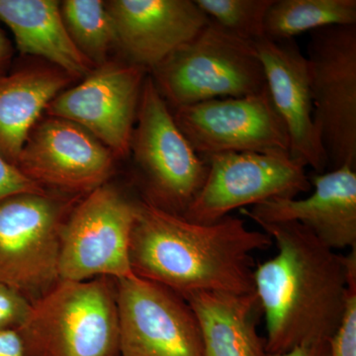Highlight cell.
<instances>
[{
  "mask_svg": "<svg viewBox=\"0 0 356 356\" xmlns=\"http://www.w3.org/2000/svg\"><path fill=\"white\" fill-rule=\"evenodd\" d=\"M267 356H331L329 341L299 346L294 350L280 355H268Z\"/></svg>",
  "mask_w": 356,
  "mask_h": 356,
  "instance_id": "cell-28",
  "label": "cell"
},
{
  "mask_svg": "<svg viewBox=\"0 0 356 356\" xmlns=\"http://www.w3.org/2000/svg\"><path fill=\"white\" fill-rule=\"evenodd\" d=\"M356 25V0H274L264 19V37L295 39L329 26Z\"/></svg>",
  "mask_w": 356,
  "mask_h": 356,
  "instance_id": "cell-20",
  "label": "cell"
},
{
  "mask_svg": "<svg viewBox=\"0 0 356 356\" xmlns=\"http://www.w3.org/2000/svg\"><path fill=\"white\" fill-rule=\"evenodd\" d=\"M32 306L22 293L0 283V332L19 329L29 318Z\"/></svg>",
  "mask_w": 356,
  "mask_h": 356,
  "instance_id": "cell-24",
  "label": "cell"
},
{
  "mask_svg": "<svg viewBox=\"0 0 356 356\" xmlns=\"http://www.w3.org/2000/svg\"><path fill=\"white\" fill-rule=\"evenodd\" d=\"M243 218L211 224L189 221L147 202H137L130 243L132 271L180 296L195 292L254 293L252 252L273 245Z\"/></svg>",
  "mask_w": 356,
  "mask_h": 356,
  "instance_id": "cell-1",
  "label": "cell"
},
{
  "mask_svg": "<svg viewBox=\"0 0 356 356\" xmlns=\"http://www.w3.org/2000/svg\"><path fill=\"white\" fill-rule=\"evenodd\" d=\"M255 47L271 100L286 128L290 156L316 173L325 172L329 159L314 122L307 58L295 39L264 37Z\"/></svg>",
  "mask_w": 356,
  "mask_h": 356,
  "instance_id": "cell-14",
  "label": "cell"
},
{
  "mask_svg": "<svg viewBox=\"0 0 356 356\" xmlns=\"http://www.w3.org/2000/svg\"><path fill=\"white\" fill-rule=\"evenodd\" d=\"M69 205L48 191L0 200V283L32 304L60 280V229Z\"/></svg>",
  "mask_w": 356,
  "mask_h": 356,
  "instance_id": "cell-6",
  "label": "cell"
},
{
  "mask_svg": "<svg viewBox=\"0 0 356 356\" xmlns=\"http://www.w3.org/2000/svg\"><path fill=\"white\" fill-rule=\"evenodd\" d=\"M149 76L172 110L218 98L257 95L267 88L254 42L240 38L211 19Z\"/></svg>",
  "mask_w": 356,
  "mask_h": 356,
  "instance_id": "cell-4",
  "label": "cell"
},
{
  "mask_svg": "<svg viewBox=\"0 0 356 356\" xmlns=\"http://www.w3.org/2000/svg\"><path fill=\"white\" fill-rule=\"evenodd\" d=\"M307 54L314 122L329 165L356 168V25L310 32Z\"/></svg>",
  "mask_w": 356,
  "mask_h": 356,
  "instance_id": "cell-8",
  "label": "cell"
},
{
  "mask_svg": "<svg viewBox=\"0 0 356 356\" xmlns=\"http://www.w3.org/2000/svg\"><path fill=\"white\" fill-rule=\"evenodd\" d=\"M0 356H26L22 341L16 330L0 332Z\"/></svg>",
  "mask_w": 356,
  "mask_h": 356,
  "instance_id": "cell-26",
  "label": "cell"
},
{
  "mask_svg": "<svg viewBox=\"0 0 356 356\" xmlns=\"http://www.w3.org/2000/svg\"><path fill=\"white\" fill-rule=\"evenodd\" d=\"M348 257V299L341 325L329 341L331 356H356V250Z\"/></svg>",
  "mask_w": 356,
  "mask_h": 356,
  "instance_id": "cell-23",
  "label": "cell"
},
{
  "mask_svg": "<svg viewBox=\"0 0 356 356\" xmlns=\"http://www.w3.org/2000/svg\"><path fill=\"white\" fill-rule=\"evenodd\" d=\"M202 188L185 211L189 221L211 224L275 198H296L311 191L306 168L289 154L227 153L205 159Z\"/></svg>",
  "mask_w": 356,
  "mask_h": 356,
  "instance_id": "cell-9",
  "label": "cell"
},
{
  "mask_svg": "<svg viewBox=\"0 0 356 356\" xmlns=\"http://www.w3.org/2000/svg\"><path fill=\"white\" fill-rule=\"evenodd\" d=\"M137 202L104 184L89 193L65 217L60 229V280L132 275L130 243Z\"/></svg>",
  "mask_w": 356,
  "mask_h": 356,
  "instance_id": "cell-7",
  "label": "cell"
},
{
  "mask_svg": "<svg viewBox=\"0 0 356 356\" xmlns=\"http://www.w3.org/2000/svg\"><path fill=\"white\" fill-rule=\"evenodd\" d=\"M14 47L0 23V76L6 74L13 63Z\"/></svg>",
  "mask_w": 356,
  "mask_h": 356,
  "instance_id": "cell-27",
  "label": "cell"
},
{
  "mask_svg": "<svg viewBox=\"0 0 356 356\" xmlns=\"http://www.w3.org/2000/svg\"><path fill=\"white\" fill-rule=\"evenodd\" d=\"M105 6L113 22L117 48L126 62L149 74L210 20L195 0H109Z\"/></svg>",
  "mask_w": 356,
  "mask_h": 356,
  "instance_id": "cell-15",
  "label": "cell"
},
{
  "mask_svg": "<svg viewBox=\"0 0 356 356\" xmlns=\"http://www.w3.org/2000/svg\"><path fill=\"white\" fill-rule=\"evenodd\" d=\"M147 74L138 65L108 60L56 96L46 113L81 126L115 158H127Z\"/></svg>",
  "mask_w": 356,
  "mask_h": 356,
  "instance_id": "cell-12",
  "label": "cell"
},
{
  "mask_svg": "<svg viewBox=\"0 0 356 356\" xmlns=\"http://www.w3.org/2000/svg\"><path fill=\"white\" fill-rule=\"evenodd\" d=\"M130 154L144 180V200L184 216L202 188L208 163L178 128L149 74L140 95Z\"/></svg>",
  "mask_w": 356,
  "mask_h": 356,
  "instance_id": "cell-5",
  "label": "cell"
},
{
  "mask_svg": "<svg viewBox=\"0 0 356 356\" xmlns=\"http://www.w3.org/2000/svg\"><path fill=\"white\" fill-rule=\"evenodd\" d=\"M274 0H195L209 19L240 38L257 42L264 37V19Z\"/></svg>",
  "mask_w": 356,
  "mask_h": 356,
  "instance_id": "cell-22",
  "label": "cell"
},
{
  "mask_svg": "<svg viewBox=\"0 0 356 356\" xmlns=\"http://www.w3.org/2000/svg\"><path fill=\"white\" fill-rule=\"evenodd\" d=\"M197 318L204 356H267L257 332L262 314L257 293L195 292L184 297Z\"/></svg>",
  "mask_w": 356,
  "mask_h": 356,
  "instance_id": "cell-18",
  "label": "cell"
},
{
  "mask_svg": "<svg viewBox=\"0 0 356 356\" xmlns=\"http://www.w3.org/2000/svg\"><path fill=\"white\" fill-rule=\"evenodd\" d=\"M277 254L254 271L266 325L267 355L327 343L348 299L350 257L337 254L298 222H264Z\"/></svg>",
  "mask_w": 356,
  "mask_h": 356,
  "instance_id": "cell-2",
  "label": "cell"
},
{
  "mask_svg": "<svg viewBox=\"0 0 356 356\" xmlns=\"http://www.w3.org/2000/svg\"><path fill=\"white\" fill-rule=\"evenodd\" d=\"M314 191L304 199L275 198L241 209L257 225L298 222L332 250H356V172L350 165L309 175Z\"/></svg>",
  "mask_w": 356,
  "mask_h": 356,
  "instance_id": "cell-16",
  "label": "cell"
},
{
  "mask_svg": "<svg viewBox=\"0 0 356 356\" xmlns=\"http://www.w3.org/2000/svg\"><path fill=\"white\" fill-rule=\"evenodd\" d=\"M16 331L26 356H121L116 284L58 280Z\"/></svg>",
  "mask_w": 356,
  "mask_h": 356,
  "instance_id": "cell-3",
  "label": "cell"
},
{
  "mask_svg": "<svg viewBox=\"0 0 356 356\" xmlns=\"http://www.w3.org/2000/svg\"><path fill=\"white\" fill-rule=\"evenodd\" d=\"M72 76L56 67H25L0 76V154L16 165L28 136Z\"/></svg>",
  "mask_w": 356,
  "mask_h": 356,
  "instance_id": "cell-19",
  "label": "cell"
},
{
  "mask_svg": "<svg viewBox=\"0 0 356 356\" xmlns=\"http://www.w3.org/2000/svg\"><path fill=\"white\" fill-rule=\"evenodd\" d=\"M60 13L70 38L95 67L108 62L117 47L113 22L102 0H65Z\"/></svg>",
  "mask_w": 356,
  "mask_h": 356,
  "instance_id": "cell-21",
  "label": "cell"
},
{
  "mask_svg": "<svg viewBox=\"0 0 356 356\" xmlns=\"http://www.w3.org/2000/svg\"><path fill=\"white\" fill-rule=\"evenodd\" d=\"M115 281L121 356H204L200 325L186 300L134 273Z\"/></svg>",
  "mask_w": 356,
  "mask_h": 356,
  "instance_id": "cell-10",
  "label": "cell"
},
{
  "mask_svg": "<svg viewBox=\"0 0 356 356\" xmlns=\"http://www.w3.org/2000/svg\"><path fill=\"white\" fill-rule=\"evenodd\" d=\"M0 23L22 55L44 58L74 79L95 69L70 38L57 0H0Z\"/></svg>",
  "mask_w": 356,
  "mask_h": 356,
  "instance_id": "cell-17",
  "label": "cell"
},
{
  "mask_svg": "<svg viewBox=\"0 0 356 356\" xmlns=\"http://www.w3.org/2000/svg\"><path fill=\"white\" fill-rule=\"evenodd\" d=\"M46 191L0 154V200L16 194L43 193Z\"/></svg>",
  "mask_w": 356,
  "mask_h": 356,
  "instance_id": "cell-25",
  "label": "cell"
},
{
  "mask_svg": "<svg viewBox=\"0 0 356 356\" xmlns=\"http://www.w3.org/2000/svg\"><path fill=\"white\" fill-rule=\"evenodd\" d=\"M178 128L204 159L227 153L289 154V138L268 89L172 110ZM290 156V154H289Z\"/></svg>",
  "mask_w": 356,
  "mask_h": 356,
  "instance_id": "cell-11",
  "label": "cell"
},
{
  "mask_svg": "<svg viewBox=\"0 0 356 356\" xmlns=\"http://www.w3.org/2000/svg\"><path fill=\"white\" fill-rule=\"evenodd\" d=\"M111 151L81 126L48 116L33 128L16 166L40 186L88 194L113 175Z\"/></svg>",
  "mask_w": 356,
  "mask_h": 356,
  "instance_id": "cell-13",
  "label": "cell"
}]
</instances>
